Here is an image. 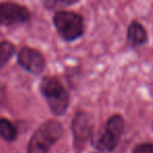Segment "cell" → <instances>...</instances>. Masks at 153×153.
Returning a JSON list of instances; mask_svg holds the SVG:
<instances>
[{
    "label": "cell",
    "mask_w": 153,
    "mask_h": 153,
    "mask_svg": "<svg viewBox=\"0 0 153 153\" xmlns=\"http://www.w3.org/2000/svg\"><path fill=\"white\" fill-rule=\"evenodd\" d=\"M78 1H79V0H42L44 7L51 10L69 7V5L76 3Z\"/></svg>",
    "instance_id": "11"
},
{
    "label": "cell",
    "mask_w": 153,
    "mask_h": 153,
    "mask_svg": "<svg viewBox=\"0 0 153 153\" xmlns=\"http://www.w3.org/2000/svg\"><path fill=\"white\" fill-rule=\"evenodd\" d=\"M18 63L23 69L33 74H40L45 68V59L38 51L23 47L18 53Z\"/></svg>",
    "instance_id": "6"
},
{
    "label": "cell",
    "mask_w": 153,
    "mask_h": 153,
    "mask_svg": "<svg viewBox=\"0 0 153 153\" xmlns=\"http://www.w3.org/2000/svg\"><path fill=\"white\" fill-rule=\"evenodd\" d=\"M53 24L60 36L66 41H74L82 37L85 30L81 15L68 11H59L53 16Z\"/></svg>",
    "instance_id": "4"
},
{
    "label": "cell",
    "mask_w": 153,
    "mask_h": 153,
    "mask_svg": "<svg viewBox=\"0 0 153 153\" xmlns=\"http://www.w3.org/2000/svg\"><path fill=\"white\" fill-rule=\"evenodd\" d=\"M0 135L7 142H13L17 136V129L9 120L0 119Z\"/></svg>",
    "instance_id": "9"
},
{
    "label": "cell",
    "mask_w": 153,
    "mask_h": 153,
    "mask_svg": "<svg viewBox=\"0 0 153 153\" xmlns=\"http://www.w3.org/2000/svg\"><path fill=\"white\" fill-rule=\"evenodd\" d=\"M72 133L76 144L87 142L92 134V120L86 112H78L72 121Z\"/></svg>",
    "instance_id": "7"
},
{
    "label": "cell",
    "mask_w": 153,
    "mask_h": 153,
    "mask_svg": "<svg viewBox=\"0 0 153 153\" xmlns=\"http://www.w3.org/2000/svg\"><path fill=\"white\" fill-rule=\"evenodd\" d=\"M63 127L57 121H46L36 130L27 145V153H48L62 137Z\"/></svg>",
    "instance_id": "1"
},
{
    "label": "cell",
    "mask_w": 153,
    "mask_h": 153,
    "mask_svg": "<svg viewBox=\"0 0 153 153\" xmlns=\"http://www.w3.org/2000/svg\"><path fill=\"white\" fill-rule=\"evenodd\" d=\"M151 127H152V130H153V122H152V126H151Z\"/></svg>",
    "instance_id": "13"
},
{
    "label": "cell",
    "mask_w": 153,
    "mask_h": 153,
    "mask_svg": "<svg viewBox=\"0 0 153 153\" xmlns=\"http://www.w3.org/2000/svg\"><path fill=\"white\" fill-rule=\"evenodd\" d=\"M127 41L132 47H140L148 42V33L137 20L130 22L127 28Z\"/></svg>",
    "instance_id": "8"
},
{
    "label": "cell",
    "mask_w": 153,
    "mask_h": 153,
    "mask_svg": "<svg viewBox=\"0 0 153 153\" xmlns=\"http://www.w3.org/2000/svg\"><path fill=\"white\" fill-rule=\"evenodd\" d=\"M131 153H153L152 143H142L136 145Z\"/></svg>",
    "instance_id": "12"
},
{
    "label": "cell",
    "mask_w": 153,
    "mask_h": 153,
    "mask_svg": "<svg viewBox=\"0 0 153 153\" xmlns=\"http://www.w3.org/2000/svg\"><path fill=\"white\" fill-rule=\"evenodd\" d=\"M15 53V46L9 41L0 42V69L11 60Z\"/></svg>",
    "instance_id": "10"
},
{
    "label": "cell",
    "mask_w": 153,
    "mask_h": 153,
    "mask_svg": "<svg viewBox=\"0 0 153 153\" xmlns=\"http://www.w3.org/2000/svg\"><path fill=\"white\" fill-rule=\"evenodd\" d=\"M30 13L26 7L15 2L0 3V24L4 26H11L15 24H21L28 21Z\"/></svg>",
    "instance_id": "5"
},
{
    "label": "cell",
    "mask_w": 153,
    "mask_h": 153,
    "mask_svg": "<svg viewBox=\"0 0 153 153\" xmlns=\"http://www.w3.org/2000/svg\"><path fill=\"white\" fill-rule=\"evenodd\" d=\"M125 121L121 114H114L108 119L104 129L94 140V146L103 153H111L117 147L123 135Z\"/></svg>",
    "instance_id": "3"
},
{
    "label": "cell",
    "mask_w": 153,
    "mask_h": 153,
    "mask_svg": "<svg viewBox=\"0 0 153 153\" xmlns=\"http://www.w3.org/2000/svg\"><path fill=\"white\" fill-rule=\"evenodd\" d=\"M40 90L53 114L62 115L65 113L69 106V96L57 78L44 76L41 80Z\"/></svg>",
    "instance_id": "2"
}]
</instances>
